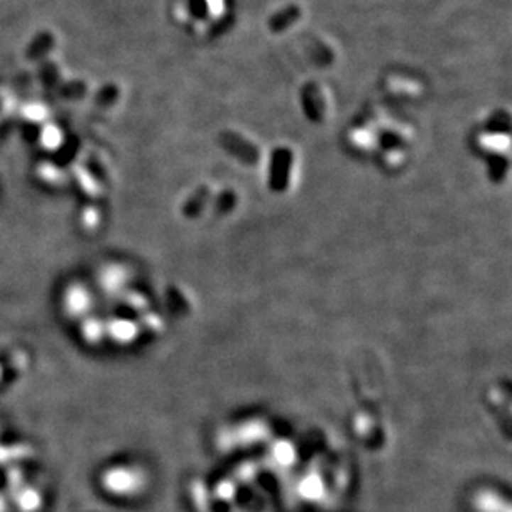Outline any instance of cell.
<instances>
[{
	"instance_id": "obj_1",
	"label": "cell",
	"mask_w": 512,
	"mask_h": 512,
	"mask_svg": "<svg viewBox=\"0 0 512 512\" xmlns=\"http://www.w3.org/2000/svg\"><path fill=\"white\" fill-rule=\"evenodd\" d=\"M222 143H224V146H226L232 154H237L239 149H244V153L247 154L249 161H251V163H252L254 159H256V156H257L256 148L249 146V143L244 141V139H242L241 136H237V134H224V136H222Z\"/></svg>"
},
{
	"instance_id": "obj_2",
	"label": "cell",
	"mask_w": 512,
	"mask_h": 512,
	"mask_svg": "<svg viewBox=\"0 0 512 512\" xmlns=\"http://www.w3.org/2000/svg\"><path fill=\"white\" fill-rule=\"evenodd\" d=\"M297 15H298L297 10H285V13L277 15L276 18H272L271 28L273 30V32H280V30L288 27V23H292L293 20L297 18Z\"/></svg>"
}]
</instances>
